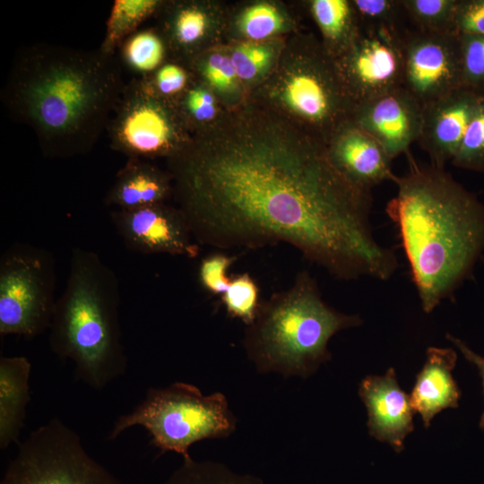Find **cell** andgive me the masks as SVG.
Returning a JSON list of instances; mask_svg holds the SVG:
<instances>
[{
	"mask_svg": "<svg viewBox=\"0 0 484 484\" xmlns=\"http://www.w3.org/2000/svg\"><path fill=\"white\" fill-rule=\"evenodd\" d=\"M171 162L179 209L200 243H288L341 280L386 281L398 266L374 237L371 191L348 180L313 134L251 120L200 134Z\"/></svg>",
	"mask_w": 484,
	"mask_h": 484,
	"instance_id": "cell-1",
	"label": "cell"
},
{
	"mask_svg": "<svg viewBox=\"0 0 484 484\" xmlns=\"http://www.w3.org/2000/svg\"><path fill=\"white\" fill-rule=\"evenodd\" d=\"M125 85L115 56L37 44L17 55L1 98L45 156L70 158L93 148Z\"/></svg>",
	"mask_w": 484,
	"mask_h": 484,
	"instance_id": "cell-2",
	"label": "cell"
},
{
	"mask_svg": "<svg viewBox=\"0 0 484 484\" xmlns=\"http://www.w3.org/2000/svg\"><path fill=\"white\" fill-rule=\"evenodd\" d=\"M393 174L386 213L395 223L423 311L431 313L471 273L484 249V203L444 168Z\"/></svg>",
	"mask_w": 484,
	"mask_h": 484,
	"instance_id": "cell-3",
	"label": "cell"
},
{
	"mask_svg": "<svg viewBox=\"0 0 484 484\" xmlns=\"http://www.w3.org/2000/svg\"><path fill=\"white\" fill-rule=\"evenodd\" d=\"M119 284L95 252L73 248L63 294L56 299L49 344L74 366L75 378L101 390L125 373L121 341Z\"/></svg>",
	"mask_w": 484,
	"mask_h": 484,
	"instance_id": "cell-4",
	"label": "cell"
},
{
	"mask_svg": "<svg viewBox=\"0 0 484 484\" xmlns=\"http://www.w3.org/2000/svg\"><path fill=\"white\" fill-rule=\"evenodd\" d=\"M361 324L359 315L328 306L313 277L304 272L290 289L260 305L243 342L258 372L307 378L331 359L330 339Z\"/></svg>",
	"mask_w": 484,
	"mask_h": 484,
	"instance_id": "cell-5",
	"label": "cell"
},
{
	"mask_svg": "<svg viewBox=\"0 0 484 484\" xmlns=\"http://www.w3.org/2000/svg\"><path fill=\"white\" fill-rule=\"evenodd\" d=\"M135 426L148 431L151 444L161 453L174 452L187 460L196 442L230 436L237 419L222 393L204 395L194 385L175 382L148 389L130 412L117 418L108 438L114 440Z\"/></svg>",
	"mask_w": 484,
	"mask_h": 484,
	"instance_id": "cell-6",
	"label": "cell"
},
{
	"mask_svg": "<svg viewBox=\"0 0 484 484\" xmlns=\"http://www.w3.org/2000/svg\"><path fill=\"white\" fill-rule=\"evenodd\" d=\"M52 254L16 243L0 259V334L31 339L49 329L55 306Z\"/></svg>",
	"mask_w": 484,
	"mask_h": 484,
	"instance_id": "cell-7",
	"label": "cell"
},
{
	"mask_svg": "<svg viewBox=\"0 0 484 484\" xmlns=\"http://www.w3.org/2000/svg\"><path fill=\"white\" fill-rule=\"evenodd\" d=\"M0 484H121L85 449L78 433L57 418L17 444Z\"/></svg>",
	"mask_w": 484,
	"mask_h": 484,
	"instance_id": "cell-8",
	"label": "cell"
},
{
	"mask_svg": "<svg viewBox=\"0 0 484 484\" xmlns=\"http://www.w3.org/2000/svg\"><path fill=\"white\" fill-rule=\"evenodd\" d=\"M107 129L111 148L128 159L172 158L192 142L183 132L176 106L158 98L138 79L125 83Z\"/></svg>",
	"mask_w": 484,
	"mask_h": 484,
	"instance_id": "cell-9",
	"label": "cell"
},
{
	"mask_svg": "<svg viewBox=\"0 0 484 484\" xmlns=\"http://www.w3.org/2000/svg\"><path fill=\"white\" fill-rule=\"evenodd\" d=\"M405 36L359 23L349 47L333 59L338 77L354 106L402 86Z\"/></svg>",
	"mask_w": 484,
	"mask_h": 484,
	"instance_id": "cell-10",
	"label": "cell"
},
{
	"mask_svg": "<svg viewBox=\"0 0 484 484\" xmlns=\"http://www.w3.org/2000/svg\"><path fill=\"white\" fill-rule=\"evenodd\" d=\"M404 87L425 107L463 88L458 36L411 29L402 42Z\"/></svg>",
	"mask_w": 484,
	"mask_h": 484,
	"instance_id": "cell-11",
	"label": "cell"
},
{
	"mask_svg": "<svg viewBox=\"0 0 484 484\" xmlns=\"http://www.w3.org/2000/svg\"><path fill=\"white\" fill-rule=\"evenodd\" d=\"M110 218L127 249L143 254L165 253L194 258L199 246L192 241L187 220L178 209L159 203L116 210Z\"/></svg>",
	"mask_w": 484,
	"mask_h": 484,
	"instance_id": "cell-12",
	"label": "cell"
},
{
	"mask_svg": "<svg viewBox=\"0 0 484 484\" xmlns=\"http://www.w3.org/2000/svg\"><path fill=\"white\" fill-rule=\"evenodd\" d=\"M422 116L421 104L401 86L354 106L350 118L393 160L418 142Z\"/></svg>",
	"mask_w": 484,
	"mask_h": 484,
	"instance_id": "cell-13",
	"label": "cell"
},
{
	"mask_svg": "<svg viewBox=\"0 0 484 484\" xmlns=\"http://www.w3.org/2000/svg\"><path fill=\"white\" fill-rule=\"evenodd\" d=\"M482 95L460 88L423 107L418 142L432 165L444 168L452 161Z\"/></svg>",
	"mask_w": 484,
	"mask_h": 484,
	"instance_id": "cell-14",
	"label": "cell"
},
{
	"mask_svg": "<svg viewBox=\"0 0 484 484\" xmlns=\"http://www.w3.org/2000/svg\"><path fill=\"white\" fill-rule=\"evenodd\" d=\"M359 395L367 411L370 436L402 452L405 437L414 429L415 411L411 397L398 384L395 369L390 367L383 376L363 378Z\"/></svg>",
	"mask_w": 484,
	"mask_h": 484,
	"instance_id": "cell-15",
	"label": "cell"
},
{
	"mask_svg": "<svg viewBox=\"0 0 484 484\" xmlns=\"http://www.w3.org/2000/svg\"><path fill=\"white\" fill-rule=\"evenodd\" d=\"M328 155L337 169L364 190L391 180L392 159L371 135L350 118L341 123L326 143Z\"/></svg>",
	"mask_w": 484,
	"mask_h": 484,
	"instance_id": "cell-16",
	"label": "cell"
},
{
	"mask_svg": "<svg viewBox=\"0 0 484 484\" xmlns=\"http://www.w3.org/2000/svg\"><path fill=\"white\" fill-rule=\"evenodd\" d=\"M457 354L451 348L429 347L410 395L425 428L440 411L459 406L461 391L453 376Z\"/></svg>",
	"mask_w": 484,
	"mask_h": 484,
	"instance_id": "cell-17",
	"label": "cell"
},
{
	"mask_svg": "<svg viewBox=\"0 0 484 484\" xmlns=\"http://www.w3.org/2000/svg\"><path fill=\"white\" fill-rule=\"evenodd\" d=\"M172 192L169 177L146 160L128 159L117 172L104 203L118 210L164 203Z\"/></svg>",
	"mask_w": 484,
	"mask_h": 484,
	"instance_id": "cell-18",
	"label": "cell"
},
{
	"mask_svg": "<svg viewBox=\"0 0 484 484\" xmlns=\"http://www.w3.org/2000/svg\"><path fill=\"white\" fill-rule=\"evenodd\" d=\"M31 364L24 356L0 359V448L19 443L30 402Z\"/></svg>",
	"mask_w": 484,
	"mask_h": 484,
	"instance_id": "cell-19",
	"label": "cell"
},
{
	"mask_svg": "<svg viewBox=\"0 0 484 484\" xmlns=\"http://www.w3.org/2000/svg\"><path fill=\"white\" fill-rule=\"evenodd\" d=\"M165 38L153 28L139 29L119 45L120 64L133 79H143L153 73L166 61Z\"/></svg>",
	"mask_w": 484,
	"mask_h": 484,
	"instance_id": "cell-20",
	"label": "cell"
},
{
	"mask_svg": "<svg viewBox=\"0 0 484 484\" xmlns=\"http://www.w3.org/2000/svg\"><path fill=\"white\" fill-rule=\"evenodd\" d=\"M311 11L326 43L336 53L335 56H339L349 47L359 28L352 2L314 0Z\"/></svg>",
	"mask_w": 484,
	"mask_h": 484,
	"instance_id": "cell-21",
	"label": "cell"
},
{
	"mask_svg": "<svg viewBox=\"0 0 484 484\" xmlns=\"http://www.w3.org/2000/svg\"><path fill=\"white\" fill-rule=\"evenodd\" d=\"M164 4L158 0H116L110 10L99 50L115 56L119 45L156 15Z\"/></svg>",
	"mask_w": 484,
	"mask_h": 484,
	"instance_id": "cell-22",
	"label": "cell"
},
{
	"mask_svg": "<svg viewBox=\"0 0 484 484\" xmlns=\"http://www.w3.org/2000/svg\"><path fill=\"white\" fill-rule=\"evenodd\" d=\"M164 484H263L252 474L238 473L214 461L183 460Z\"/></svg>",
	"mask_w": 484,
	"mask_h": 484,
	"instance_id": "cell-23",
	"label": "cell"
},
{
	"mask_svg": "<svg viewBox=\"0 0 484 484\" xmlns=\"http://www.w3.org/2000/svg\"><path fill=\"white\" fill-rule=\"evenodd\" d=\"M170 11L165 25L169 40L182 51H191L206 34L207 13L194 4L175 5Z\"/></svg>",
	"mask_w": 484,
	"mask_h": 484,
	"instance_id": "cell-24",
	"label": "cell"
},
{
	"mask_svg": "<svg viewBox=\"0 0 484 484\" xmlns=\"http://www.w3.org/2000/svg\"><path fill=\"white\" fill-rule=\"evenodd\" d=\"M457 1L402 0L409 22L414 30L447 34H453L452 26Z\"/></svg>",
	"mask_w": 484,
	"mask_h": 484,
	"instance_id": "cell-25",
	"label": "cell"
},
{
	"mask_svg": "<svg viewBox=\"0 0 484 484\" xmlns=\"http://www.w3.org/2000/svg\"><path fill=\"white\" fill-rule=\"evenodd\" d=\"M351 2L359 23L386 28L403 35L413 29L402 0H354Z\"/></svg>",
	"mask_w": 484,
	"mask_h": 484,
	"instance_id": "cell-26",
	"label": "cell"
},
{
	"mask_svg": "<svg viewBox=\"0 0 484 484\" xmlns=\"http://www.w3.org/2000/svg\"><path fill=\"white\" fill-rule=\"evenodd\" d=\"M258 294L255 281L246 272L231 279L227 291L221 296V301L230 316L240 319L248 326L257 315L260 307Z\"/></svg>",
	"mask_w": 484,
	"mask_h": 484,
	"instance_id": "cell-27",
	"label": "cell"
},
{
	"mask_svg": "<svg viewBox=\"0 0 484 484\" xmlns=\"http://www.w3.org/2000/svg\"><path fill=\"white\" fill-rule=\"evenodd\" d=\"M451 162L457 168L484 172V94Z\"/></svg>",
	"mask_w": 484,
	"mask_h": 484,
	"instance_id": "cell-28",
	"label": "cell"
},
{
	"mask_svg": "<svg viewBox=\"0 0 484 484\" xmlns=\"http://www.w3.org/2000/svg\"><path fill=\"white\" fill-rule=\"evenodd\" d=\"M463 88L484 94V36H458Z\"/></svg>",
	"mask_w": 484,
	"mask_h": 484,
	"instance_id": "cell-29",
	"label": "cell"
},
{
	"mask_svg": "<svg viewBox=\"0 0 484 484\" xmlns=\"http://www.w3.org/2000/svg\"><path fill=\"white\" fill-rule=\"evenodd\" d=\"M138 80L151 93L173 105L189 88L188 72L175 62H165L153 73Z\"/></svg>",
	"mask_w": 484,
	"mask_h": 484,
	"instance_id": "cell-30",
	"label": "cell"
},
{
	"mask_svg": "<svg viewBox=\"0 0 484 484\" xmlns=\"http://www.w3.org/2000/svg\"><path fill=\"white\" fill-rule=\"evenodd\" d=\"M242 31L250 39H263L283 27V21L275 7L262 3L247 8L239 22Z\"/></svg>",
	"mask_w": 484,
	"mask_h": 484,
	"instance_id": "cell-31",
	"label": "cell"
},
{
	"mask_svg": "<svg viewBox=\"0 0 484 484\" xmlns=\"http://www.w3.org/2000/svg\"><path fill=\"white\" fill-rule=\"evenodd\" d=\"M176 105L180 117L194 124H204L216 115L212 94L202 85H193L179 99Z\"/></svg>",
	"mask_w": 484,
	"mask_h": 484,
	"instance_id": "cell-32",
	"label": "cell"
},
{
	"mask_svg": "<svg viewBox=\"0 0 484 484\" xmlns=\"http://www.w3.org/2000/svg\"><path fill=\"white\" fill-rule=\"evenodd\" d=\"M272 56V51L268 46L244 43L233 51L230 59L237 76L251 80L269 65Z\"/></svg>",
	"mask_w": 484,
	"mask_h": 484,
	"instance_id": "cell-33",
	"label": "cell"
},
{
	"mask_svg": "<svg viewBox=\"0 0 484 484\" xmlns=\"http://www.w3.org/2000/svg\"><path fill=\"white\" fill-rule=\"evenodd\" d=\"M234 261V256L219 253L203 258L198 269V279L203 289L214 295L225 293L231 281L227 271Z\"/></svg>",
	"mask_w": 484,
	"mask_h": 484,
	"instance_id": "cell-34",
	"label": "cell"
},
{
	"mask_svg": "<svg viewBox=\"0 0 484 484\" xmlns=\"http://www.w3.org/2000/svg\"><path fill=\"white\" fill-rule=\"evenodd\" d=\"M203 78L212 88L218 91H228L235 85L237 73L230 57L214 53L207 58H202L195 64Z\"/></svg>",
	"mask_w": 484,
	"mask_h": 484,
	"instance_id": "cell-35",
	"label": "cell"
},
{
	"mask_svg": "<svg viewBox=\"0 0 484 484\" xmlns=\"http://www.w3.org/2000/svg\"><path fill=\"white\" fill-rule=\"evenodd\" d=\"M452 33L484 36V0H458Z\"/></svg>",
	"mask_w": 484,
	"mask_h": 484,
	"instance_id": "cell-36",
	"label": "cell"
},
{
	"mask_svg": "<svg viewBox=\"0 0 484 484\" xmlns=\"http://www.w3.org/2000/svg\"><path fill=\"white\" fill-rule=\"evenodd\" d=\"M446 339L449 340L463 355V357L474 364L478 368L482 379L483 390H484V357L472 351L462 340L453 336L450 333L446 334ZM480 428L484 430V411L480 420Z\"/></svg>",
	"mask_w": 484,
	"mask_h": 484,
	"instance_id": "cell-37",
	"label": "cell"
}]
</instances>
